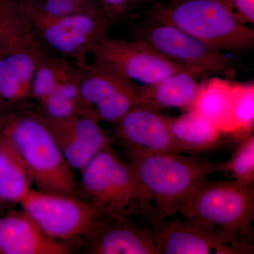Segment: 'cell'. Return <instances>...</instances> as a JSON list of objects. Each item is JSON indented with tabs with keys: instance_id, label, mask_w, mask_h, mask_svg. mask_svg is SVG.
Listing matches in <instances>:
<instances>
[{
	"instance_id": "cell-1",
	"label": "cell",
	"mask_w": 254,
	"mask_h": 254,
	"mask_svg": "<svg viewBox=\"0 0 254 254\" xmlns=\"http://www.w3.org/2000/svg\"><path fill=\"white\" fill-rule=\"evenodd\" d=\"M0 137L21 159L37 190L75 194L74 170L64 156L46 119L16 109L0 119Z\"/></svg>"
},
{
	"instance_id": "cell-2",
	"label": "cell",
	"mask_w": 254,
	"mask_h": 254,
	"mask_svg": "<svg viewBox=\"0 0 254 254\" xmlns=\"http://www.w3.org/2000/svg\"><path fill=\"white\" fill-rule=\"evenodd\" d=\"M125 150L128 163L151 198L160 222L176 215L179 207L207 177L227 174L226 161L213 163L182 153Z\"/></svg>"
},
{
	"instance_id": "cell-3",
	"label": "cell",
	"mask_w": 254,
	"mask_h": 254,
	"mask_svg": "<svg viewBox=\"0 0 254 254\" xmlns=\"http://www.w3.org/2000/svg\"><path fill=\"white\" fill-rule=\"evenodd\" d=\"M80 172L81 198L103 215L128 218L141 215L153 227L160 223L151 198L134 170L112 145L98 153Z\"/></svg>"
},
{
	"instance_id": "cell-4",
	"label": "cell",
	"mask_w": 254,
	"mask_h": 254,
	"mask_svg": "<svg viewBox=\"0 0 254 254\" xmlns=\"http://www.w3.org/2000/svg\"><path fill=\"white\" fill-rule=\"evenodd\" d=\"M143 17L175 25L205 44L230 53L253 48V28L241 23L224 0H148Z\"/></svg>"
},
{
	"instance_id": "cell-5",
	"label": "cell",
	"mask_w": 254,
	"mask_h": 254,
	"mask_svg": "<svg viewBox=\"0 0 254 254\" xmlns=\"http://www.w3.org/2000/svg\"><path fill=\"white\" fill-rule=\"evenodd\" d=\"M178 213L187 220L244 242H254V182H200Z\"/></svg>"
},
{
	"instance_id": "cell-6",
	"label": "cell",
	"mask_w": 254,
	"mask_h": 254,
	"mask_svg": "<svg viewBox=\"0 0 254 254\" xmlns=\"http://www.w3.org/2000/svg\"><path fill=\"white\" fill-rule=\"evenodd\" d=\"M133 38L144 42L165 59L180 67L203 75L230 72L232 60L175 25L142 17L133 28Z\"/></svg>"
},
{
	"instance_id": "cell-7",
	"label": "cell",
	"mask_w": 254,
	"mask_h": 254,
	"mask_svg": "<svg viewBox=\"0 0 254 254\" xmlns=\"http://www.w3.org/2000/svg\"><path fill=\"white\" fill-rule=\"evenodd\" d=\"M20 205L48 236L65 243L86 239L103 215L81 197L34 189Z\"/></svg>"
},
{
	"instance_id": "cell-8",
	"label": "cell",
	"mask_w": 254,
	"mask_h": 254,
	"mask_svg": "<svg viewBox=\"0 0 254 254\" xmlns=\"http://www.w3.org/2000/svg\"><path fill=\"white\" fill-rule=\"evenodd\" d=\"M76 65L83 111L100 123L116 125L132 108L143 104V85L122 77L93 61Z\"/></svg>"
},
{
	"instance_id": "cell-9",
	"label": "cell",
	"mask_w": 254,
	"mask_h": 254,
	"mask_svg": "<svg viewBox=\"0 0 254 254\" xmlns=\"http://www.w3.org/2000/svg\"><path fill=\"white\" fill-rule=\"evenodd\" d=\"M21 9L33 31L48 49L76 64L88 62L93 47L108 36L113 27L104 13L50 18L21 6Z\"/></svg>"
},
{
	"instance_id": "cell-10",
	"label": "cell",
	"mask_w": 254,
	"mask_h": 254,
	"mask_svg": "<svg viewBox=\"0 0 254 254\" xmlns=\"http://www.w3.org/2000/svg\"><path fill=\"white\" fill-rule=\"evenodd\" d=\"M91 58L119 76L144 86H152L174 73L187 70L136 38L127 41L105 36L93 47Z\"/></svg>"
},
{
	"instance_id": "cell-11",
	"label": "cell",
	"mask_w": 254,
	"mask_h": 254,
	"mask_svg": "<svg viewBox=\"0 0 254 254\" xmlns=\"http://www.w3.org/2000/svg\"><path fill=\"white\" fill-rule=\"evenodd\" d=\"M158 254H254V245L187 220H163L150 229Z\"/></svg>"
},
{
	"instance_id": "cell-12",
	"label": "cell",
	"mask_w": 254,
	"mask_h": 254,
	"mask_svg": "<svg viewBox=\"0 0 254 254\" xmlns=\"http://www.w3.org/2000/svg\"><path fill=\"white\" fill-rule=\"evenodd\" d=\"M49 49L31 26L0 54V100L14 105L29 100L35 75Z\"/></svg>"
},
{
	"instance_id": "cell-13",
	"label": "cell",
	"mask_w": 254,
	"mask_h": 254,
	"mask_svg": "<svg viewBox=\"0 0 254 254\" xmlns=\"http://www.w3.org/2000/svg\"><path fill=\"white\" fill-rule=\"evenodd\" d=\"M115 126L117 136L125 150L188 153L186 148L174 138L170 118L150 105H137Z\"/></svg>"
},
{
	"instance_id": "cell-14",
	"label": "cell",
	"mask_w": 254,
	"mask_h": 254,
	"mask_svg": "<svg viewBox=\"0 0 254 254\" xmlns=\"http://www.w3.org/2000/svg\"><path fill=\"white\" fill-rule=\"evenodd\" d=\"M46 120L73 170L81 171L95 155L112 145L100 122L91 114L82 112L62 120Z\"/></svg>"
},
{
	"instance_id": "cell-15",
	"label": "cell",
	"mask_w": 254,
	"mask_h": 254,
	"mask_svg": "<svg viewBox=\"0 0 254 254\" xmlns=\"http://www.w3.org/2000/svg\"><path fill=\"white\" fill-rule=\"evenodd\" d=\"M86 239V254H158L152 230L131 218L103 215Z\"/></svg>"
},
{
	"instance_id": "cell-16",
	"label": "cell",
	"mask_w": 254,
	"mask_h": 254,
	"mask_svg": "<svg viewBox=\"0 0 254 254\" xmlns=\"http://www.w3.org/2000/svg\"><path fill=\"white\" fill-rule=\"evenodd\" d=\"M69 245L48 236L24 210L0 218V254H68Z\"/></svg>"
},
{
	"instance_id": "cell-17",
	"label": "cell",
	"mask_w": 254,
	"mask_h": 254,
	"mask_svg": "<svg viewBox=\"0 0 254 254\" xmlns=\"http://www.w3.org/2000/svg\"><path fill=\"white\" fill-rule=\"evenodd\" d=\"M201 76L191 71H177L152 86L142 88L144 105L158 110L179 108L188 111L193 109L202 85L198 81Z\"/></svg>"
},
{
	"instance_id": "cell-18",
	"label": "cell",
	"mask_w": 254,
	"mask_h": 254,
	"mask_svg": "<svg viewBox=\"0 0 254 254\" xmlns=\"http://www.w3.org/2000/svg\"><path fill=\"white\" fill-rule=\"evenodd\" d=\"M37 113L47 120L69 118L83 112L76 64L69 61L50 83L46 96L37 104Z\"/></svg>"
},
{
	"instance_id": "cell-19",
	"label": "cell",
	"mask_w": 254,
	"mask_h": 254,
	"mask_svg": "<svg viewBox=\"0 0 254 254\" xmlns=\"http://www.w3.org/2000/svg\"><path fill=\"white\" fill-rule=\"evenodd\" d=\"M170 127L174 138L188 153L213 149L221 143L222 133L218 127L194 110L177 118H170Z\"/></svg>"
},
{
	"instance_id": "cell-20",
	"label": "cell",
	"mask_w": 254,
	"mask_h": 254,
	"mask_svg": "<svg viewBox=\"0 0 254 254\" xmlns=\"http://www.w3.org/2000/svg\"><path fill=\"white\" fill-rule=\"evenodd\" d=\"M33 183L21 159L0 137V202L21 204Z\"/></svg>"
},
{
	"instance_id": "cell-21",
	"label": "cell",
	"mask_w": 254,
	"mask_h": 254,
	"mask_svg": "<svg viewBox=\"0 0 254 254\" xmlns=\"http://www.w3.org/2000/svg\"><path fill=\"white\" fill-rule=\"evenodd\" d=\"M233 86L220 79L202 85L193 109L227 133L231 110Z\"/></svg>"
},
{
	"instance_id": "cell-22",
	"label": "cell",
	"mask_w": 254,
	"mask_h": 254,
	"mask_svg": "<svg viewBox=\"0 0 254 254\" xmlns=\"http://www.w3.org/2000/svg\"><path fill=\"white\" fill-rule=\"evenodd\" d=\"M18 1L23 9L46 18L104 13L100 2L88 0H18Z\"/></svg>"
},
{
	"instance_id": "cell-23",
	"label": "cell",
	"mask_w": 254,
	"mask_h": 254,
	"mask_svg": "<svg viewBox=\"0 0 254 254\" xmlns=\"http://www.w3.org/2000/svg\"><path fill=\"white\" fill-rule=\"evenodd\" d=\"M254 122L253 83L234 85L227 133L251 134Z\"/></svg>"
},
{
	"instance_id": "cell-24",
	"label": "cell",
	"mask_w": 254,
	"mask_h": 254,
	"mask_svg": "<svg viewBox=\"0 0 254 254\" xmlns=\"http://www.w3.org/2000/svg\"><path fill=\"white\" fill-rule=\"evenodd\" d=\"M227 174L235 180L254 182V136L253 133L245 137L226 161Z\"/></svg>"
},
{
	"instance_id": "cell-25",
	"label": "cell",
	"mask_w": 254,
	"mask_h": 254,
	"mask_svg": "<svg viewBox=\"0 0 254 254\" xmlns=\"http://www.w3.org/2000/svg\"><path fill=\"white\" fill-rule=\"evenodd\" d=\"M146 0H100L112 26L133 17Z\"/></svg>"
},
{
	"instance_id": "cell-26",
	"label": "cell",
	"mask_w": 254,
	"mask_h": 254,
	"mask_svg": "<svg viewBox=\"0 0 254 254\" xmlns=\"http://www.w3.org/2000/svg\"><path fill=\"white\" fill-rule=\"evenodd\" d=\"M235 17L244 24L254 23V0H224Z\"/></svg>"
},
{
	"instance_id": "cell-27",
	"label": "cell",
	"mask_w": 254,
	"mask_h": 254,
	"mask_svg": "<svg viewBox=\"0 0 254 254\" xmlns=\"http://www.w3.org/2000/svg\"><path fill=\"white\" fill-rule=\"evenodd\" d=\"M23 1H27V0H23ZM88 1H95V2H100V0H88Z\"/></svg>"
}]
</instances>
